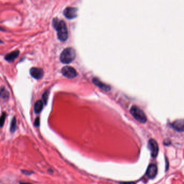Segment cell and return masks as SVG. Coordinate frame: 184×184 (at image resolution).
<instances>
[{
  "label": "cell",
  "mask_w": 184,
  "mask_h": 184,
  "mask_svg": "<svg viewBox=\"0 0 184 184\" xmlns=\"http://www.w3.org/2000/svg\"><path fill=\"white\" fill-rule=\"evenodd\" d=\"M52 25L57 31V37L61 41H65L68 37L67 25L64 21L55 18L52 21Z\"/></svg>",
  "instance_id": "6da1fadb"
},
{
  "label": "cell",
  "mask_w": 184,
  "mask_h": 184,
  "mask_svg": "<svg viewBox=\"0 0 184 184\" xmlns=\"http://www.w3.org/2000/svg\"><path fill=\"white\" fill-rule=\"evenodd\" d=\"M76 57L75 50L72 48H67L62 52L60 60L64 64H69L73 62Z\"/></svg>",
  "instance_id": "7a4b0ae2"
},
{
  "label": "cell",
  "mask_w": 184,
  "mask_h": 184,
  "mask_svg": "<svg viewBox=\"0 0 184 184\" xmlns=\"http://www.w3.org/2000/svg\"><path fill=\"white\" fill-rule=\"evenodd\" d=\"M130 112L133 117L141 123H145L147 121V118L145 113L137 106H132L130 109Z\"/></svg>",
  "instance_id": "3957f363"
},
{
  "label": "cell",
  "mask_w": 184,
  "mask_h": 184,
  "mask_svg": "<svg viewBox=\"0 0 184 184\" xmlns=\"http://www.w3.org/2000/svg\"><path fill=\"white\" fill-rule=\"evenodd\" d=\"M62 73L64 76L68 78H74L77 75L76 70L70 66L63 67L62 69Z\"/></svg>",
  "instance_id": "277c9868"
},
{
  "label": "cell",
  "mask_w": 184,
  "mask_h": 184,
  "mask_svg": "<svg viewBox=\"0 0 184 184\" xmlns=\"http://www.w3.org/2000/svg\"><path fill=\"white\" fill-rule=\"evenodd\" d=\"M148 147L151 151V156L153 158H156L158 156L159 152V147L158 143L155 140H149L148 142Z\"/></svg>",
  "instance_id": "5b68a950"
},
{
  "label": "cell",
  "mask_w": 184,
  "mask_h": 184,
  "mask_svg": "<svg viewBox=\"0 0 184 184\" xmlns=\"http://www.w3.org/2000/svg\"><path fill=\"white\" fill-rule=\"evenodd\" d=\"M77 9L73 7H67L64 10V15L68 19H73L76 17Z\"/></svg>",
  "instance_id": "8992f818"
},
{
  "label": "cell",
  "mask_w": 184,
  "mask_h": 184,
  "mask_svg": "<svg viewBox=\"0 0 184 184\" xmlns=\"http://www.w3.org/2000/svg\"><path fill=\"white\" fill-rule=\"evenodd\" d=\"M30 73L34 78L36 79H40L43 76L44 71L41 68H32L30 70Z\"/></svg>",
  "instance_id": "52a82bcc"
},
{
  "label": "cell",
  "mask_w": 184,
  "mask_h": 184,
  "mask_svg": "<svg viewBox=\"0 0 184 184\" xmlns=\"http://www.w3.org/2000/svg\"><path fill=\"white\" fill-rule=\"evenodd\" d=\"M158 173V169L157 167L155 164H150L148 168L146 171V175L150 179H153L155 178L157 175Z\"/></svg>",
  "instance_id": "ba28073f"
},
{
  "label": "cell",
  "mask_w": 184,
  "mask_h": 184,
  "mask_svg": "<svg viewBox=\"0 0 184 184\" xmlns=\"http://www.w3.org/2000/svg\"><path fill=\"white\" fill-rule=\"evenodd\" d=\"M173 128L178 132H183L184 129V120H178L175 121L172 125Z\"/></svg>",
  "instance_id": "9c48e42d"
},
{
  "label": "cell",
  "mask_w": 184,
  "mask_h": 184,
  "mask_svg": "<svg viewBox=\"0 0 184 184\" xmlns=\"http://www.w3.org/2000/svg\"><path fill=\"white\" fill-rule=\"evenodd\" d=\"M92 81H93V83L95 84L96 86H97L99 88L103 89V90H104L105 91H109L111 89L110 87L109 86H107L106 84H105L104 83L101 82L97 78H94L93 79H92Z\"/></svg>",
  "instance_id": "30bf717a"
},
{
  "label": "cell",
  "mask_w": 184,
  "mask_h": 184,
  "mask_svg": "<svg viewBox=\"0 0 184 184\" xmlns=\"http://www.w3.org/2000/svg\"><path fill=\"white\" fill-rule=\"evenodd\" d=\"M19 51H15L12 52L11 53L7 54L5 56L6 60L9 62H12L16 59L17 57L19 55Z\"/></svg>",
  "instance_id": "8fae6325"
},
{
  "label": "cell",
  "mask_w": 184,
  "mask_h": 184,
  "mask_svg": "<svg viewBox=\"0 0 184 184\" xmlns=\"http://www.w3.org/2000/svg\"><path fill=\"white\" fill-rule=\"evenodd\" d=\"M43 105H44L43 102L41 100L37 101L35 103L34 105V111L36 114H39L41 112L43 108Z\"/></svg>",
  "instance_id": "7c38bea8"
},
{
  "label": "cell",
  "mask_w": 184,
  "mask_h": 184,
  "mask_svg": "<svg viewBox=\"0 0 184 184\" xmlns=\"http://www.w3.org/2000/svg\"><path fill=\"white\" fill-rule=\"evenodd\" d=\"M16 118L14 117L12 120L11 126H10V131L12 132H14V131L16 130Z\"/></svg>",
  "instance_id": "4fadbf2b"
},
{
  "label": "cell",
  "mask_w": 184,
  "mask_h": 184,
  "mask_svg": "<svg viewBox=\"0 0 184 184\" xmlns=\"http://www.w3.org/2000/svg\"><path fill=\"white\" fill-rule=\"evenodd\" d=\"M0 96H1L3 98H7L9 96L8 92H7L6 90L4 88L1 89L0 90Z\"/></svg>",
  "instance_id": "5bb4252c"
},
{
  "label": "cell",
  "mask_w": 184,
  "mask_h": 184,
  "mask_svg": "<svg viewBox=\"0 0 184 184\" xmlns=\"http://www.w3.org/2000/svg\"><path fill=\"white\" fill-rule=\"evenodd\" d=\"M6 113L3 112L1 115V116L0 117V127L3 126L4 123V121H5V119H6Z\"/></svg>",
  "instance_id": "9a60e30c"
},
{
  "label": "cell",
  "mask_w": 184,
  "mask_h": 184,
  "mask_svg": "<svg viewBox=\"0 0 184 184\" xmlns=\"http://www.w3.org/2000/svg\"><path fill=\"white\" fill-rule=\"evenodd\" d=\"M48 93L47 91H45V92L43 94L42 96V99H43V103L46 104L47 103V100H48Z\"/></svg>",
  "instance_id": "2e32d148"
},
{
  "label": "cell",
  "mask_w": 184,
  "mask_h": 184,
  "mask_svg": "<svg viewBox=\"0 0 184 184\" xmlns=\"http://www.w3.org/2000/svg\"><path fill=\"white\" fill-rule=\"evenodd\" d=\"M40 125V118L37 117L35 121V126L36 127H38Z\"/></svg>",
  "instance_id": "e0dca14e"
},
{
  "label": "cell",
  "mask_w": 184,
  "mask_h": 184,
  "mask_svg": "<svg viewBox=\"0 0 184 184\" xmlns=\"http://www.w3.org/2000/svg\"><path fill=\"white\" fill-rule=\"evenodd\" d=\"M120 184H135L134 182H121Z\"/></svg>",
  "instance_id": "ac0fdd59"
},
{
  "label": "cell",
  "mask_w": 184,
  "mask_h": 184,
  "mask_svg": "<svg viewBox=\"0 0 184 184\" xmlns=\"http://www.w3.org/2000/svg\"><path fill=\"white\" fill-rule=\"evenodd\" d=\"M20 184H29V183H21Z\"/></svg>",
  "instance_id": "d6986e66"
}]
</instances>
